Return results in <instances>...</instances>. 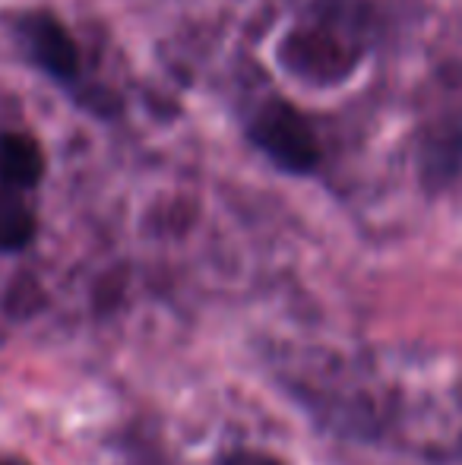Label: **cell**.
I'll return each mask as SVG.
<instances>
[{
    "mask_svg": "<svg viewBox=\"0 0 462 465\" xmlns=\"http://www.w3.org/2000/svg\"><path fill=\"white\" fill-rule=\"evenodd\" d=\"M253 136H257V146L285 172H314L320 162V146H317L310 124L285 102H272L260 114Z\"/></svg>",
    "mask_w": 462,
    "mask_h": 465,
    "instance_id": "1",
    "label": "cell"
},
{
    "mask_svg": "<svg viewBox=\"0 0 462 465\" xmlns=\"http://www.w3.org/2000/svg\"><path fill=\"white\" fill-rule=\"evenodd\" d=\"M23 38L32 61L44 74L61 83L76 80V74H80V48H76L74 35L64 29L61 19H54L51 13H32L23 23Z\"/></svg>",
    "mask_w": 462,
    "mask_h": 465,
    "instance_id": "2",
    "label": "cell"
},
{
    "mask_svg": "<svg viewBox=\"0 0 462 465\" xmlns=\"http://www.w3.org/2000/svg\"><path fill=\"white\" fill-rule=\"evenodd\" d=\"M44 174V153L29 134L0 136V187L32 190Z\"/></svg>",
    "mask_w": 462,
    "mask_h": 465,
    "instance_id": "3",
    "label": "cell"
},
{
    "mask_svg": "<svg viewBox=\"0 0 462 465\" xmlns=\"http://www.w3.org/2000/svg\"><path fill=\"white\" fill-rule=\"evenodd\" d=\"M35 238V215L25 206L23 193L0 187V253L25 251Z\"/></svg>",
    "mask_w": 462,
    "mask_h": 465,
    "instance_id": "4",
    "label": "cell"
},
{
    "mask_svg": "<svg viewBox=\"0 0 462 465\" xmlns=\"http://www.w3.org/2000/svg\"><path fill=\"white\" fill-rule=\"evenodd\" d=\"M219 465H282V462L270 453H260V450H231V453H225L219 460Z\"/></svg>",
    "mask_w": 462,
    "mask_h": 465,
    "instance_id": "5",
    "label": "cell"
},
{
    "mask_svg": "<svg viewBox=\"0 0 462 465\" xmlns=\"http://www.w3.org/2000/svg\"><path fill=\"white\" fill-rule=\"evenodd\" d=\"M0 465H19V462H0Z\"/></svg>",
    "mask_w": 462,
    "mask_h": 465,
    "instance_id": "6",
    "label": "cell"
}]
</instances>
